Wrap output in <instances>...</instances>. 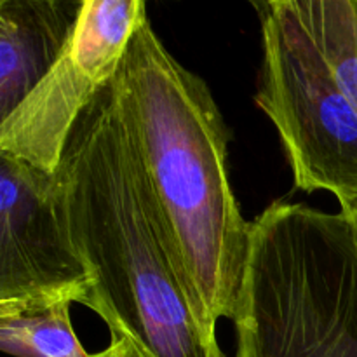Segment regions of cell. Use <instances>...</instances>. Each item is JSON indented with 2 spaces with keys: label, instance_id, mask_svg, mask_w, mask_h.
Here are the masks:
<instances>
[{
  "label": "cell",
  "instance_id": "obj_1",
  "mask_svg": "<svg viewBox=\"0 0 357 357\" xmlns=\"http://www.w3.org/2000/svg\"><path fill=\"white\" fill-rule=\"evenodd\" d=\"M115 84L171 260L199 326L216 340V323L236 317L251 234L230 185L222 112L208 84L167 51L149 20Z\"/></svg>",
  "mask_w": 357,
  "mask_h": 357
},
{
  "label": "cell",
  "instance_id": "obj_2",
  "mask_svg": "<svg viewBox=\"0 0 357 357\" xmlns=\"http://www.w3.org/2000/svg\"><path fill=\"white\" fill-rule=\"evenodd\" d=\"M89 309L139 357H225L199 326L171 260L115 79L87 105L54 171Z\"/></svg>",
  "mask_w": 357,
  "mask_h": 357
},
{
  "label": "cell",
  "instance_id": "obj_3",
  "mask_svg": "<svg viewBox=\"0 0 357 357\" xmlns=\"http://www.w3.org/2000/svg\"><path fill=\"white\" fill-rule=\"evenodd\" d=\"M237 357H357V204L275 201L251 222Z\"/></svg>",
  "mask_w": 357,
  "mask_h": 357
},
{
  "label": "cell",
  "instance_id": "obj_4",
  "mask_svg": "<svg viewBox=\"0 0 357 357\" xmlns=\"http://www.w3.org/2000/svg\"><path fill=\"white\" fill-rule=\"evenodd\" d=\"M260 17L257 105L272 121L295 178L312 194L330 192L340 209L357 204V112L293 10L291 0L253 3Z\"/></svg>",
  "mask_w": 357,
  "mask_h": 357
},
{
  "label": "cell",
  "instance_id": "obj_5",
  "mask_svg": "<svg viewBox=\"0 0 357 357\" xmlns=\"http://www.w3.org/2000/svg\"><path fill=\"white\" fill-rule=\"evenodd\" d=\"M146 20L143 0H86L61 58L23 103L0 121V152L54 173L77 121L115 79Z\"/></svg>",
  "mask_w": 357,
  "mask_h": 357
},
{
  "label": "cell",
  "instance_id": "obj_6",
  "mask_svg": "<svg viewBox=\"0 0 357 357\" xmlns=\"http://www.w3.org/2000/svg\"><path fill=\"white\" fill-rule=\"evenodd\" d=\"M58 298H91L58 176L0 152V303Z\"/></svg>",
  "mask_w": 357,
  "mask_h": 357
},
{
  "label": "cell",
  "instance_id": "obj_7",
  "mask_svg": "<svg viewBox=\"0 0 357 357\" xmlns=\"http://www.w3.org/2000/svg\"><path fill=\"white\" fill-rule=\"evenodd\" d=\"M86 0H0V121L58 63Z\"/></svg>",
  "mask_w": 357,
  "mask_h": 357
},
{
  "label": "cell",
  "instance_id": "obj_8",
  "mask_svg": "<svg viewBox=\"0 0 357 357\" xmlns=\"http://www.w3.org/2000/svg\"><path fill=\"white\" fill-rule=\"evenodd\" d=\"M72 300L0 303V345L20 357H96L77 338Z\"/></svg>",
  "mask_w": 357,
  "mask_h": 357
},
{
  "label": "cell",
  "instance_id": "obj_9",
  "mask_svg": "<svg viewBox=\"0 0 357 357\" xmlns=\"http://www.w3.org/2000/svg\"><path fill=\"white\" fill-rule=\"evenodd\" d=\"M291 7L357 112V0H291Z\"/></svg>",
  "mask_w": 357,
  "mask_h": 357
},
{
  "label": "cell",
  "instance_id": "obj_10",
  "mask_svg": "<svg viewBox=\"0 0 357 357\" xmlns=\"http://www.w3.org/2000/svg\"><path fill=\"white\" fill-rule=\"evenodd\" d=\"M96 357H139L128 338H112L110 345L105 351L98 352Z\"/></svg>",
  "mask_w": 357,
  "mask_h": 357
}]
</instances>
